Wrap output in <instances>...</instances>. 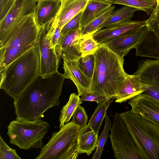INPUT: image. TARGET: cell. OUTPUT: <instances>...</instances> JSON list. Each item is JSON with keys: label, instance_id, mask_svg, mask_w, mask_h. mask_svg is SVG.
I'll use <instances>...</instances> for the list:
<instances>
[{"label": "cell", "instance_id": "cell-8", "mask_svg": "<svg viewBox=\"0 0 159 159\" xmlns=\"http://www.w3.org/2000/svg\"><path fill=\"white\" fill-rule=\"evenodd\" d=\"M57 26L56 17L39 28L37 45L40 54L39 75L49 78L58 71L60 58L56 48L51 45L52 39Z\"/></svg>", "mask_w": 159, "mask_h": 159}, {"label": "cell", "instance_id": "cell-31", "mask_svg": "<svg viewBox=\"0 0 159 159\" xmlns=\"http://www.w3.org/2000/svg\"><path fill=\"white\" fill-rule=\"evenodd\" d=\"M16 150L10 147L0 136V159H21Z\"/></svg>", "mask_w": 159, "mask_h": 159}, {"label": "cell", "instance_id": "cell-37", "mask_svg": "<svg viewBox=\"0 0 159 159\" xmlns=\"http://www.w3.org/2000/svg\"><path fill=\"white\" fill-rule=\"evenodd\" d=\"M157 1H158L159 2V0H157Z\"/></svg>", "mask_w": 159, "mask_h": 159}, {"label": "cell", "instance_id": "cell-1", "mask_svg": "<svg viewBox=\"0 0 159 159\" xmlns=\"http://www.w3.org/2000/svg\"><path fill=\"white\" fill-rule=\"evenodd\" d=\"M65 77L58 72L48 78L39 75L18 97L14 99L16 119H41L50 108L59 106V98Z\"/></svg>", "mask_w": 159, "mask_h": 159}, {"label": "cell", "instance_id": "cell-33", "mask_svg": "<svg viewBox=\"0 0 159 159\" xmlns=\"http://www.w3.org/2000/svg\"><path fill=\"white\" fill-rule=\"evenodd\" d=\"M83 11L80 12L63 27L61 32L62 37L71 30L80 28V20Z\"/></svg>", "mask_w": 159, "mask_h": 159}, {"label": "cell", "instance_id": "cell-12", "mask_svg": "<svg viewBox=\"0 0 159 159\" xmlns=\"http://www.w3.org/2000/svg\"><path fill=\"white\" fill-rule=\"evenodd\" d=\"M145 21L146 20H130L110 25L97 31L93 34V37L98 43H104L145 26Z\"/></svg>", "mask_w": 159, "mask_h": 159}, {"label": "cell", "instance_id": "cell-22", "mask_svg": "<svg viewBox=\"0 0 159 159\" xmlns=\"http://www.w3.org/2000/svg\"><path fill=\"white\" fill-rule=\"evenodd\" d=\"M140 10L132 7L125 6L113 11L105 21L99 27L98 30L112 24L131 20L134 13Z\"/></svg>", "mask_w": 159, "mask_h": 159}, {"label": "cell", "instance_id": "cell-19", "mask_svg": "<svg viewBox=\"0 0 159 159\" xmlns=\"http://www.w3.org/2000/svg\"><path fill=\"white\" fill-rule=\"evenodd\" d=\"M135 49L137 56L159 60V39L150 31L147 30Z\"/></svg>", "mask_w": 159, "mask_h": 159}, {"label": "cell", "instance_id": "cell-20", "mask_svg": "<svg viewBox=\"0 0 159 159\" xmlns=\"http://www.w3.org/2000/svg\"><path fill=\"white\" fill-rule=\"evenodd\" d=\"M98 135L88 125L81 128L78 142L80 153L89 156L97 147Z\"/></svg>", "mask_w": 159, "mask_h": 159}, {"label": "cell", "instance_id": "cell-18", "mask_svg": "<svg viewBox=\"0 0 159 159\" xmlns=\"http://www.w3.org/2000/svg\"><path fill=\"white\" fill-rule=\"evenodd\" d=\"M89 0H63L56 17L57 26L63 28L70 20L83 11Z\"/></svg>", "mask_w": 159, "mask_h": 159}, {"label": "cell", "instance_id": "cell-32", "mask_svg": "<svg viewBox=\"0 0 159 159\" xmlns=\"http://www.w3.org/2000/svg\"><path fill=\"white\" fill-rule=\"evenodd\" d=\"M72 121L81 128L87 125L88 116L85 109L80 105L76 109L72 116Z\"/></svg>", "mask_w": 159, "mask_h": 159}, {"label": "cell", "instance_id": "cell-36", "mask_svg": "<svg viewBox=\"0 0 159 159\" xmlns=\"http://www.w3.org/2000/svg\"><path fill=\"white\" fill-rule=\"evenodd\" d=\"M62 28L57 26L55 29L51 41V45L53 48H56L60 43L62 38L61 33Z\"/></svg>", "mask_w": 159, "mask_h": 159}, {"label": "cell", "instance_id": "cell-4", "mask_svg": "<svg viewBox=\"0 0 159 159\" xmlns=\"http://www.w3.org/2000/svg\"><path fill=\"white\" fill-rule=\"evenodd\" d=\"M39 30L34 14L25 17L17 24L9 42L0 48V73L12 62L37 45Z\"/></svg>", "mask_w": 159, "mask_h": 159}, {"label": "cell", "instance_id": "cell-27", "mask_svg": "<svg viewBox=\"0 0 159 159\" xmlns=\"http://www.w3.org/2000/svg\"><path fill=\"white\" fill-rule=\"evenodd\" d=\"M79 64L80 69L86 78L91 92V88L95 66V58L93 54H89L81 57L79 60Z\"/></svg>", "mask_w": 159, "mask_h": 159}, {"label": "cell", "instance_id": "cell-21", "mask_svg": "<svg viewBox=\"0 0 159 159\" xmlns=\"http://www.w3.org/2000/svg\"><path fill=\"white\" fill-rule=\"evenodd\" d=\"M110 5L94 0H89L83 12L81 17V31L94 19L103 12Z\"/></svg>", "mask_w": 159, "mask_h": 159}, {"label": "cell", "instance_id": "cell-14", "mask_svg": "<svg viewBox=\"0 0 159 159\" xmlns=\"http://www.w3.org/2000/svg\"><path fill=\"white\" fill-rule=\"evenodd\" d=\"M81 35L80 28L70 31L62 37L59 45L56 48L60 58L79 60L82 55L79 50L78 43Z\"/></svg>", "mask_w": 159, "mask_h": 159}, {"label": "cell", "instance_id": "cell-15", "mask_svg": "<svg viewBox=\"0 0 159 159\" xmlns=\"http://www.w3.org/2000/svg\"><path fill=\"white\" fill-rule=\"evenodd\" d=\"M63 59L64 76L74 83L77 89L78 95L80 97L86 93H91L86 78L79 67V60Z\"/></svg>", "mask_w": 159, "mask_h": 159}, {"label": "cell", "instance_id": "cell-3", "mask_svg": "<svg viewBox=\"0 0 159 159\" xmlns=\"http://www.w3.org/2000/svg\"><path fill=\"white\" fill-rule=\"evenodd\" d=\"M40 54L37 45L0 73V89L14 99L39 75Z\"/></svg>", "mask_w": 159, "mask_h": 159}, {"label": "cell", "instance_id": "cell-10", "mask_svg": "<svg viewBox=\"0 0 159 159\" xmlns=\"http://www.w3.org/2000/svg\"><path fill=\"white\" fill-rule=\"evenodd\" d=\"M38 0H16L4 17L0 21V48L10 39L15 26L22 19L34 14Z\"/></svg>", "mask_w": 159, "mask_h": 159}, {"label": "cell", "instance_id": "cell-34", "mask_svg": "<svg viewBox=\"0 0 159 159\" xmlns=\"http://www.w3.org/2000/svg\"><path fill=\"white\" fill-rule=\"evenodd\" d=\"M108 99V98L105 95L99 94L93 92L86 93L82 95L80 98V100L82 101L95 102L98 104Z\"/></svg>", "mask_w": 159, "mask_h": 159}, {"label": "cell", "instance_id": "cell-7", "mask_svg": "<svg viewBox=\"0 0 159 159\" xmlns=\"http://www.w3.org/2000/svg\"><path fill=\"white\" fill-rule=\"evenodd\" d=\"M50 126L41 119L34 121L16 120L8 126L7 134L10 143L21 149L39 148L42 147V139Z\"/></svg>", "mask_w": 159, "mask_h": 159}, {"label": "cell", "instance_id": "cell-35", "mask_svg": "<svg viewBox=\"0 0 159 159\" xmlns=\"http://www.w3.org/2000/svg\"><path fill=\"white\" fill-rule=\"evenodd\" d=\"M16 0H0V21L7 15Z\"/></svg>", "mask_w": 159, "mask_h": 159}, {"label": "cell", "instance_id": "cell-16", "mask_svg": "<svg viewBox=\"0 0 159 159\" xmlns=\"http://www.w3.org/2000/svg\"><path fill=\"white\" fill-rule=\"evenodd\" d=\"M61 4V0H38L34 16L39 27H43L56 17Z\"/></svg>", "mask_w": 159, "mask_h": 159}, {"label": "cell", "instance_id": "cell-6", "mask_svg": "<svg viewBox=\"0 0 159 159\" xmlns=\"http://www.w3.org/2000/svg\"><path fill=\"white\" fill-rule=\"evenodd\" d=\"M81 128L72 120L54 132L35 159H76L80 153L78 138Z\"/></svg>", "mask_w": 159, "mask_h": 159}, {"label": "cell", "instance_id": "cell-30", "mask_svg": "<svg viewBox=\"0 0 159 159\" xmlns=\"http://www.w3.org/2000/svg\"><path fill=\"white\" fill-rule=\"evenodd\" d=\"M157 2L156 6L149 18L146 20L145 25L148 30L159 39V2L157 1Z\"/></svg>", "mask_w": 159, "mask_h": 159}, {"label": "cell", "instance_id": "cell-5", "mask_svg": "<svg viewBox=\"0 0 159 159\" xmlns=\"http://www.w3.org/2000/svg\"><path fill=\"white\" fill-rule=\"evenodd\" d=\"M120 115L144 159H159V127L130 111Z\"/></svg>", "mask_w": 159, "mask_h": 159}, {"label": "cell", "instance_id": "cell-2", "mask_svg": "<svg viewBox=\"0 0 159 159\" xmlns=\"http://www.w3.org/2000/svg\"><path fill=\"white\" fill-rule=\"evenodd\" d=\"M93 55L95 66L91 92L115 99L128 75L123 68L124 56L111 51L105 43H99Z\"/></svg>", "mask_w": 159, "mask_h": 159}, {"label": "cell", "instance_id": "cell-13", "mask_svg": "<svg viewBox=\"0 0 159 159\" xmlns=\"http://www.w3.org/2000/svg\"><path fill=\"white\" fill-rule=\"evenodd\" d=\"M148 30L144 26L135 31L111 39L105 43L112 51L120 56L127 55L135 48Z\"/></svg>", "mask_w": 159, "mask_h": 159}, {"label": "cell", "instance_id": "cell-11", "mask_svg": "<svg viewBox=\"0 0 159 159\" xmlns=\"http://www.w3.org/2000/svg\"><path fill=\"white\" fill-rule=\"evenodd\" d=\"M130 111L159 127V101L143 92L129 100Z\"/></svg>", "mask_w": 159, "mask_h": 159}, {"label": "cell", "instance_id": "cell-23", "mask_svg": "<svg viewBox=\"0 0 159 159\" xmlns=\"http://www.w3.org/2000/svg\"><path fill=\"white\" fill-rule=\"evenodd\" d=\"M109 5L118 4L132 7L150 15L155 8L157 0H94Z\"/></svg>", "mask_w": 159, "mask_h": 159}, {"label": "cell", "instance_id": "cell-26", "mask_svg": "<svg viewBox=\"0 0 159 159\" xmlns=\"http://www.w3.org/2000/svg\"><path fill=\"white\" fill-rule=\"evenodd\" d=\"M96 32L81 35L80 37L78 45L82 57L93 54L97 50L99 43L94 39L92 36Z\"/></svg>", "mask_w": 159, "mask_h": 159}, {"label": "cell", "instance_id": "cell-9", "mask_svg": "<svg viewBox=\"0 0 159 159\" xmlns=\"http://www.w3.org/2000/svg\"><path fill=\"white\" fill-rule=\"evenodd\" d=\"M110 137L114 156L117 159H144L121 117L114 115Z\"/></svg>", "mask_w": 159, "mask_h": 159}, {"label": "cell", "instance_id": "cell-25", "mask_svg": "<svg viewBox=\"0 0 159 159\" xmlns=\"http://www.w3.org/2000/svg\"><path fill=\"white\" fill-rule=\"evenodd\" d=\"M82 102L80 96L75 93H73L70 95L68 101L60 111L59 117L60 128L68 123L76 108Z\"/></svg>", "mask_w": 159, "mask_h": 159}, {"label": "cell", "instance_id": "cell-24", "mask_svg": "<svg viewBox=\"0 0 159 159\" xmlns=\"http://www.w3.org/2000/svg\"><path fill=\"white\" fill-rule=\"evenodd\" d=\"M113 100L108 99L98 104L94 113L90 118L88 125L97 134H98L101 125L107 115V110Z\"/></svg>", "mask_w": 159, "mask_h": 159}, {"label": "cell", "instance_id": "cell-17", "mask_svg": "<svg viewBox=\"0 0 159 159\" xmlns=\"http://www.w3.org/2000/svg\"><path fill=\"white\" fill-rule=\"evenodd\" d=\"M149 86L142 82L135 75L128 74L126 79L116 97V102H126L146 91Z\"/></svg>", "mask_w": 159, "mask_h": 159}, {"label": "cell", "instance_id": "cell-28", "mask_svg": "<svg viewBox=\"0 0 159 159\" xmlns=\"http://www.w3.org/2000/svg\"><path fill=\"white\" fill-rule=\"evenodd\" d=\"M104 127L100 135L98 137V145L96 152L93 155L92 159H100L101 158L104 146L110 135L109 132L111 129V121L107 115L105 117Z\"/></svg>", "mask_w": 159, "mask_h": 159}, {"label": "cell", "instance_id": "cell-29", "mask_svg": "<svg viewBox=\"0 0 159 159\" xmlns=\"http://www.w3.org/2000/svg\"><path fill=\"white\" fill-rule=\"evenodd\" d=\"M115 8L114 5L109 6L103 12L94 19L81 30V35L98 31L99 26L107 18Z\"/></svg>", "mask_w": 159, "mask_h": 159}, {"label": "cell", "instance_id": "cell-38", "mask_svg": "<svg viewBox=\"0 0 159 159\" xmlns=\"http://www.w3.org/2000/svg\"><path fill=\"white\" fill-rule=\"evenodd\" d=\"M61 0V1H62V0Z\"/></svg>", "mask_w": 159, "mask_h": 159}]
</instances>
